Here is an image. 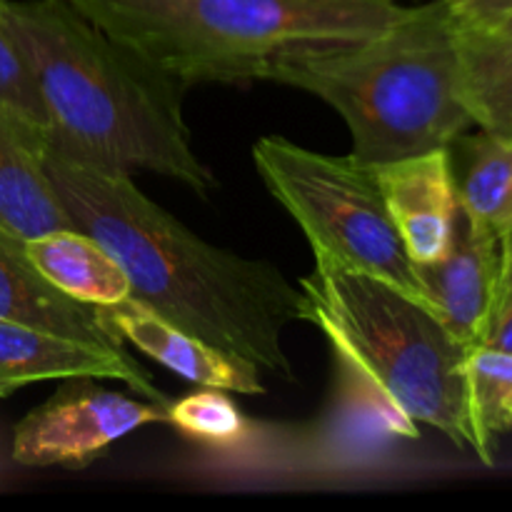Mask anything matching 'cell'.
Masks as SVG:
<instances>
[{
	"instance_id": "cell-1",
	"label": "cell",
	"mask_w": 512,
	"mask_h": 512,
	"mask_svg": "<svg viewBox=\"0 0 512 512\" xmlns=\"http://www.w3.org/2000/svg\"><path fill=\"white\" fill-rule=\"evenodd\" d=\"M43 165L75 228L125 270L135 303L263 375L295 378L283 335L308 318V303L278 265L205 243L133 175L78 163L48 138Z\"/></svg>"
},
{
	"instance_id": "cell-2",
	"label": "cell",
	"mask_w": 512,
	"mask_h": 512,
	"mask_svg": "<svg viewBox=\"0 0 512 512\" xmlns=\"http://www.w3.org/2000/svg\"><path fill=\"white\" fill-rule=\"evenodd\" d=\"M5 15L33 68L58 153L113 173L148 170L203 198L215 188L183 118L185 85L68 0H5Z\"/></svg>"
},
{
	"instance_id": "cell-3",
	"label": "cell",
	"mask_w": 512,
	"mask_h": 512,
	"mask_svg": "<svg viewBox=\"0 0 512 512\" xmlns=\"http://www.w3.org/2000/svg\"><path fill=\"white\" fill-rule=\"evenodd\" d=\"M265 80L325 100L348 125L350 155L365 165L450 148L475 128L460 98L458 18L448 0L405 8L358 43L283 60Z\"/></svg>"
},
{
	"instance_id": "cell-4",
	"label": "cell",
	"mask_w": 512,
	"mask_h": 512,
	"mask_svg": "<svg viewBox=\"0 0 512 512\" xmlns=\"http://www.w3.org/2000/svg\"><path fill=\"white\" fill-rule=\"evenodd\" d=\"M185 88L265 80L278 63L358 43L405 13L395 0H68Z\"/></svg>"
},
{
	"instance_id": "cell-5",
	"label": "cell",
	"mask_w": 512,
	"mask_h": 512,
	"mask_svg": "<svg viewBox=\"0 0 512 512\" xmlns=\"http://www.w3.org/2000/svg\"><path fill=\"white\" fill-rule=\"evenodd\" d=\"M300 290L305 320L318 325L335 353L360 365L415 423L440 430L485 463L465 378L470 348L418 298L323 258L300 278Z\"/></svg>"
},
{
	"instance_id": "cell-6",
	"label": "cell",
	"mask_w": 512,
	"mask_h": 512,
	"mask_svg": "<svg viewBox=\"0 0 512 512\" xmlns=\"http://www.w3.org/2000/svg\"><path fill=\"white\" fill-rule=\"evenodd\" d=\"M253 163L315 258L373 275L420 300L413 260L390 218L375 165L315 153L280 135L253 145Z\"/></svg>"
},
{
	"instance_id": "cell-7",
	"label": "cell",
	"mask_w": 512,
	"mask_h": 512,
	"mask_svg": "<svg viewBox=\"0 0 512 512\" xmlns=\"http://www.w3.org/2000/svg\"><path fill=\"white\" fill-rule=\"evenodd\" d=\"M153 423H165L160 405L105 388L88 375L65 378L55 395L15 425L10 455L28 468L80 470Z\"/></svg>"
},
{
	"instance_id": "cell-8",
	"label": "cell",
	"mask_w": 512,
	"mask_h": 512,
	"mask_svg": "<svg viewBox=\"0 0 512 512\" xmlns=\"http://www.w3.org/2000/svg\"><path fill=\"white\" fill-rule=\"evenodd\" d=\"M420 303L468 348L483 343L498 300L500 240L458 208L448 250L413 263Z\"/></svg>"
},
{
	"instance_id": "cell-9",
	"label": "cell",
	"mask_w": 512,
	"mask_h": 512,
	"mask_svg": "<svg viewBox=\"0 0 512 512\" xmlns=\"http://www.w3.org/2000/svg\"><path fill=\"white\" fill-rule=\"evenodd\" d=\"M335 390L315 425V460L328 468L375 465L403 440H418V423L345 355L335 353Z\"/></svg>"
},
{
	"instance_id": "cell-10",
	"label": "cell",
	"mask_w": 512,
	"mask_h": 512,
	"mask_svg": "<svg viewBox=\"0 0 512 512\" xmlns=\"http://www.w3.org/2000/svg\"><path fill=\"white\" fill-rule=\"evenodd\" d=\"M118 380L130 393L168 408L170 398L158 388L153 375L125 350L100 348L53 330L0 320V398L40 380L65 378Z\"/></svg>"
},
{
	"instance_id": "cell-11",
	"label": "cell",
	"mask_w": 512,
	"mask_h": 512,
	"mask_svg": "<svg viewBox=\"0 0 512 512\" xmlns=\"http://www.w3.org/2000/svg\"><path fill=\"white\" fill-rule=\"evenodd\" d=\"M375 173L408 258L438 260L448 250L460 208L450 148L375 165Z\"/></svg>"
},
{
	"instance_id": "cell-12",
	"label": "cell",
	"mask_w": 512,
	"mask_h": 512,
	"mask_svg": "<svg viewBox=\"0 0 512 512\" xmlns=\"http://www.w3.org/2000/svg\"><path fill=\"white\" fill-rule=\"evenodd\" d=\"M105 323L123 343L153 358L178 378L190 380L200 388H218L225 393L263 395V373L250 363L220 353L203 340L183 333L173 323L143 308L133 298L100 308Z\"/></svg>"
},
{
	"instance_id": "cell-13",
	"label": "cell",
	"mask_w": 512,
	"mask_h": 512,
	"mask_svg": "<svg viewBox=\"0 0 512 512\" xmlns=\"http://www.w3.org/2000/svg\"><path fill=\"white\" fill-rule=\"evenodd\" d=\"M0 320L35 325L83 343L125 350L95 305L78 303L40 275L25 240L0 228Z\"/></svg>"
},
{
	"instance_id": "cell-14",
	"label": "cell",
	"mask_w": 512,
	"mask_h": 512,
	"mask_svg": "<svg viewBox=\"0 0 512 512\" xmlns=\"http://www.w3.org/2000/svg\"><path fill=\"white\" fill-rule=\"evenodd\" d=\"M48 130L0 110V228L23 240L75 228L43 165Z\"/></svg>"
},
{
	"instance_id": "cell-15",
	"label": "cell",
	"mask_w": 512,
	"mask_h": 512,
	"mask_svg": "<svg viewBox=\"0 0 512 512\" xmlns=\"http://www.w3.org/2000/svg\"><path fill=\"white\" fill-rule=\"evenodd\" d=\"M25 248L40 275L78 303L105 308L130 298L125 270L83 230H53L40 238L25 240Z\"/></svg>"
},
{
	"instance_id": "cell-16",
	"label": "cell",
	"mask_w": 512,
	"mask_h": 512,
	"mask_svg": "<svg viewBox=\"0 0 512 512\" xmlns=\"http://www.w3.org/2000/svg\"><path fill=\"white\" fill-rule=\"evenodd\" d=\"M458 160L450 155L458 190L460 208L498 235V240L512 233V135H498L480 130L463 133L450 145Z\"/></svg>"
},
{
	"instance_id": "cell-17",
	"label": "cell",
	"mask_w": 512,
	"mask_h": 512,
	"mask_svg": "<svg viewBox=\"0 0 512 512\" xmlns=\"http://www.w3.org/2000/svg\"><path fill=\"white\" fill-rule=\"evenodd\" d=\"M460 98L473 125L512 135V35L458 23Z\"/></svg>"
},
{
	"instance_id": "cell-18",
	"label": "cell",
	"mask_w": 512,
	"mask_h": 512,
	"mask_svg": "<svg viewBox=\"0 0 512 512\" xmlns=\"http://www.w3.org/2000/svg\"><path fill=\"white\" fill-rule=\"evenodd\" d=\"M470 415L483 445L485 465H493V440L512 433V353L475 345L465 358Z\"/></svg>"
},
{
	"instance_id": "cell-19",
	"label": "cell",
	"mask_w": 512,
	"mask_h": 512,
	"mask_svg": "<svg viewBox=\"0 0 512 512\" xmlns=\"http://www.w3.org/2000/svg\"><path fill=\"white\" fill-rule=\"evenodd\" d=\"M165 423L173 425L183 438L223 453L240 450L255 438V428L243 410L218 388H200L175 403L170 400Z\"/></svg>"
},
{
	"instance_id": "cell-20",
	"label": "cell",
	"mask_w": 512,
	"mask_h": 512,
	"mask_svg": "<svg viewBox=\"0 0 512 512\" xmlns=\"http://www.w3.org/2000/svg\"><path fill=\"white\" fill-rule=\"evenodd\" d=\"M0 110L48 130V113L28 55L5 15V0H0Z\"/></svg>"
},
{
	"instance_id": "cell-21",
	"label": "cell",
	"mask_w": 512,
	"mask_h": 512,
	"mask_svg": "<svg viewBox=\"0 0 512 512\" xmlns=\"http://www.w3.org/2000/svg\"><path fill=\"white\" fill-rule=\"evenodd\" d=\"M448 5L458 23L478 28H490L512 10V0H448Z\"/></svg>"
},
{
	"instance_id": "cell-22",
	"label": "cell",
	"mask_w": 512,
	"mask_h": 512,
	"mask_svg": "<svg viewBox=\"0 0 512 512\" xmlns=\"http://www.w3.org/2000/svg\"><path fill=\"white\" fill-rule=\"evenodd\" d=\"M480 345H490V348L512 353V300L493 310L488 330H485V338Z\"/></svg>"
},
{
	"instance_id": "cell-23",
	"label": "cell",
	"mask_w": 512,
	"mask_h": 512,
	"mask_svg": "<svg viewBox=\"0 0 512 512\" xmlns=\"http://www.w3.org/2000/svg\"><path fill=\"white\" fill-rule=\"evenodd\" d=\"M508 300H512V233L508 238L500 240V285H498V300H495V308L508 303Z\"/></svg>"
},
{
	"instance_id": "cell-24",
	"label": "cell",
	"mask_w": 512,
	"mask_h": 512,
	"mask_svg": "<svg viewBox=\"0 0 512 512\" xmlns=\"http://www.w3.org/2000/svg\"><path fill=\"white\" fill-rule=\"evenodd\" d=\"M490 28L500 30V33H508V35H512V10H508V13H505L503 18L498 20V23L490 25Z\"/></svg>"
}]
</instances>
